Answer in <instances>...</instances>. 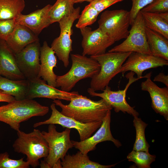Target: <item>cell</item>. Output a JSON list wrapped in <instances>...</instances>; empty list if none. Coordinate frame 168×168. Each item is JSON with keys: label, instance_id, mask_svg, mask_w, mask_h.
<instances>
[{"label": "cell", "instance_id": "cell-5", "mask_svg": "<svg viewBox=\"0 0 168 168\" xmlns=\"http://www.w3.org/2000/svg\"><path fill=\"white\" fill-rule=\"evenodd\" d=\"M17 134V138L12 145L14 151L26 155L30 165L36 167L39 165V159L47 157L49 152L48 144L42 132L34 129L26 133L20 130Z\"/></svg>", "mask_w": 168, "mask_h": 168}, {"label": "cell", "instance_id": "cell-20", "mask_svg": "<svg viewBox=\"0 0 168 168\" xmlns=\"http://www.w3.org/2000/svg\"><path fill=\"white\" fill-rule=\"evenodd\" d=\"M55 54L54 50L44 41L40 48V69L38 77H41L49 86L56 88L57 76L54 73V69L57 67V58Z\"/></svg>", "mask_w": 168, "mask_h": 168}, {"label": "cell", "instance_id": "cell-23", "mask_svg": "<svg viewBox=\"0 0 168 168\" xmlns=\"http://www.w3.org/2000/svg\"><path fill=\"white\" fill-rule=\"evenodd\" d=\"M61 163L62 168H110L117 164L101 165L91 161L87 154H83L80 151L75 154H66Z\"/></svg>", "mask_w": 168, "mask_h": 168}, {"label": "cell", "instance_id": "cell-35", "mask_svg": "<svg viewBox=\"0 0 168 168\" xmlns=\"http://www.w3.org/2000/svg\"><path fill=\"white\" fill-rule=\"evenodd\" d=\"M124 0H93L90 4L100 13L111 6Z\"/></svg>", "mask_w": 168, "mask_h": 168}, {"label": "cell", "instance_id": "cell-13", "mask_svg": "<svg viewBox=\"0 0 168 168\" xmlns=\"http://www.w3.org/2000/svg\"><path fill=\"white\" fill-rule=\"evenodd\" d=\"M80 30L82 36L81 44L83 55L95 56L105 53L115 42L99 27L92 30L87 26Z\"/></svg>", "mask_w": 168, "mask_h": 168}, {"label": "cell", "instance_id": "cell-16", "mask_svg": "<svg viewBox=\"0 0 168 168\" xmlns=\"http://www.w3.org/2000/svg\"><path fill=\"white\" fill-rule=\"evenodd\" d=\"M29 81L30 87L26 99L45 98L53 100H62L70 101L80 95L76 91L66 92L59 90L46 84V82L40 78Z\"/></svg>", "mask_w": 168, "mask_h": 168}, {"label": "cell", "instance_id": "cell-26", "mask_svg": "<svg viewBox=\"0 0 168 168\" xmlns=\"http://www.w3.org/2000/svg\"><path fill=\"white\" fill-rule=\"evenodd\" d=\"M25 6L24 0H0V20L14 19Z\"/></svg>", "mask_w": 168, "mask_h": 168}, {"label": "cell", "instance_id": "cell-18", "mask_svg": "<svg viewBox=\"0 0 168 168\" xmlns=\"http://www.w3.org/2000/svg\"><path fill=\"white\" fill-rule=\"evenodd\" d=\"M51 6L48 4L27 15L21 13L14 19L15 21L16 24L26 26L38 36L44 28L51 24L49 13Z\"/></svg>", "mask_w": 168, "mask_h": 168}, {"label": "cell", "instance_id": "cell-7", "mask_svg": "<svg viewBox=\"0 0 168 168\" xmlns=\"http://www.w3.org/2000/svg\"><path fill=\"white\" fill-rule=\"evenodd\" d=\"M98 24L99 27L115 42L125 39L129 33V12L122 9L105 11Z\"/></svg>", "mask_w": 168, "mask_h": 168}, {"label": "cell", "instance_id": "cell-19", "mask_svg": "<svg viewBox=\"0 0 168 168\" xmlns=\"http://www.w3.org/2000/svg\"><path fill=\"white\" fill-rule=\"evenodd\" d=\"M0 75L9 79H26L19 70L15 54L5 40H0Z\"/></svg>", "mask_w": 168, "mask_h": 168}, {"label": "cell", "instance_id": "cell-27", "mask_svg": "<svg viewBox=\"0 0 168 168\" xmlns=\"http://www.w3.org/2000/svg\"><path fill=\"white\" fill-rule=\"evenodd\" d=\"M74 3L73 0H57L52 5L49 13L51 24L59 22L74 11Z\"/></svg>", "mask_w": 168, "mask_h": 168}, {"label": "cell", "instance_id": "cell-33", "mask_svg": "<svg viewBox=\"0 0 168 168\" xmlns=\"http://www.w3.org/2000/svg\"><path fill=\"white\" fill-rule=\"evenodd\" d=\"M16 24L14 19L0 20V40H6Z\"/></svg>", "mask_w": 168, "mask_h": 168}, {"label": "cell", "instance_id": "cell-11", "mask_svg": "<svg viewBox=\"0 0 168 168\" xmlns=\"http://www.w3.org/2000/svg\"><path fill=\"white\" fill-rule=\"evenodd\" d=\"M55 105L54 103L50 105L52 112L49 119L34 124L33 127L35 128L43 125L52 124H59L63 128H74L78 132L80 140L81 141L91 136L102 124V121L87 123H81L73 118L63 114L57 110Z\"/></svg>", "mask_w": 168, "mask_h": 168}, {"label": "cell", "instance_id": "cell-30", "mask_svg": "<svg viewBox=\"0 0 168 168\" xmlns=\"http://www.w3.org/2000/svg\"><path fill=\"white\" fill-rule=\"evenodd\" d=\"M100 13L89 4L85 7L80 15L76 27L80 29L92 25L96 21Z\"/></svg>", "mask_w": 168, "mask_h": 168}, {"label": "cell", "instance_id": "cell-34", "mask_svg": "<svg viewBox=\"0 0 168 168\" xmlns=\"http://www.w3.org/2000/svg\"><path fill=\"white\" fill-rule=\"evenodd\" d=\"M153 0H131L132 6L129 12L130 25H131L138 13L144 7Z\"/></svg>", "mask_w": 168, "mask_h": 168}, {"label": "cell", "instance_id": "cell-8", "mask_svg": "<svg viewBox=\"0 0 168 168\" xmlns=\"http://www.w3.org/2000/svg\"><path fill=\"white\" fill-rule=\"evenodd\" d=\"M80 7L75 8L69 15L62 18L59 22L60 32L59 36L55 39L51 45L59 59L63 63L65 68L68 66L69 54L72 51V27L74 21L80 16Z\"/></svg>", "mask_w": 168, "mask_h": 168}, {"label": "cell", "instance_id": "cell-31", "mask_svg": "<svg viewBox=\"0 0 168 168\" xmlns=\"http://www.w3.org/2000/svg\"><path fill=\"white\" fill-rule=\"evenodd\" d=\"M30 166L22 158L18 160L11 159L8 153L0 154V168H28Z\"/></svg>", "mask_w": 168, "mask_h": 168}, {"label": "cell", "instance_id": "cell-4", "mask_svg": "<svg viewBox=\"0 0 168 168\" xmlns=\"http://www.w3.org/2000/svg\"><path fill=\"white\" fill-rule=\"evenodd\" d=\"M71 129L66 128L58 132L54 124H49L48 131H43L42 134L49 147V154L44 160L41 161L40 168H62V160L69 149L73 147L70 139Z\"/></svg>", "mask_w": 168, "mask_h": 168}, {"label": "cell", "instance_id": "cell-25", "mask_svg": "<svg viewBox=\"0 0 168 168\" xmlns=\"http://www.w3.org/2000/svg\"><path fill=\"white\" fill-rule=\"evenodd\" d=\"M146 32L151 54L168 61V39L146 27Z\"/></svg>", "mask_w": 168, "mask_h": 168}, {"label": "cell", "instance_id": "cell-9", "mask_svg": "<svg viewBox=\"0 0 168 168\" xmlns=\"http://www.w3.org/2000/svg\"><path fill=\"white\" fill-rule=\"evenodd\" d=\"M131 25L129 34L125 40L108 52H135L151 54L146 36V27L140 11Z\"/></svg>", "mask_w": 168, "mask_h": 168}, {"label": "cell", "instance_id": "cell-21", "mask_svg": "<svg viewBox=\"0 0 168 168\" xmlns=\"http://www.w3.org/2000/svg\"><path fill=\"white\" fill-rule=\"evenodd\" d=\"M39 40L38 36L30 29L23 25L16 24L13 31L5 41L16 54L28 44Z\"/></svg>", "mask_w": 168, "mask_h": 168}, {"label": "cell", "instance_id": "cell-17", "mask_svg": "<svg viewBox=\"0 0 168 168\" xmlns=\"http://www.w3.org/2000/svg\"><path fill=\"white\" fill-rule=\"evenodd\" d=\"M151 72L147 74V79L141 83V90L149 93L154 111L168 120V88L159 87L151 79Z\"/></svg>", "mask_w": 168, "mask_h": 168}, {"label": "cell", "instance_id": "cell-3", "mask_svg": "<svg viewBox=\"0 0 168 168\" xmlns=\"http://www.w3.org/2000/svg\"><path fill=\"white\" fill-rule=\"evenodd\" d=\"M72 65L66 74L57 76L56 87L61 90L70 92L76 83L81 80L92 78L99 72L100 66L98 62L91 57L78 54H71Z\"/></svg>", "mask_w": 168, "mask_h": 168}, {"label": "cell", "instance_id": "cell-6", "mask_svg": "<svg viewBox=\"0 0 168 168\" xmlns=\"http://www.w3.org/2000/svg\"><path fill=\"white\" fill-rule=\"evenodd\" d=\"M132 52H108L90 57L100 66L99 73L91 78L90 88L94 91H103L119 73L123 64Z\"/></svg>", "mask_w": 168, "mask_h": 168}, {"label": "cell", "instance_id": "cell-32", "mask_svg": "<svg viewBox=\"0 0 168 168\" xmlns=\"http://www.w3.org/2000/svg\"><path fill=\"white\" fill-rule=\"evenodd\" d=\"M140 11L153 13L168 12V0H153Z\"/></svg>", "mask_w": 168, "mask_h": 168}, {"label": "cell", "instance_id": "cell-2", "mask_svg": "<svg viewBox=\"0 0 168 168\" xmlns=\"http://www.w3.org/2000/svg\"><path fill=\"white\" fill-rule=\"evenodd\" d=\"M49 110L48 106L42 105L33 99L16 100L0 106V121L17 131L20 130L21 123L32 117L43 116Z\"/></svg>", "mask_w": 168, "mask_h": 168}, {"label": "cell", "instance_id": "cell-10", "mask_svg": "<svg viewBox=\"0 0 168 168\" xmlns=\"http://www.w3.org/2000/svg\"><path fill=\"white\" fill-rule=\"evenodd\" d=\"M134 73L130 71L126 75L128 82L124 90L117 91H112L108 86L105 87L102 93H99L92 90L90 88L87 89V92L92 97L98 96L104 100L114 109L115 112L120 111L124 113H127L133 117H138V113L127 102L126 100L127 91L130 86L133 82L140 79L134 77Z\"/></svg>", "mask_w": 168, "mask_h": 168}, {"label": "cell", "instance_id": "cell-15", "mask_svg": "<svg viewBox=\"0 0 168 168\" xmlns=\"http://www.w3.org/2000/svg\"><path fill=\"white\" fill-rule=\"evenodd\" d=\"M111 110L108 111L102 120V124L97 132L92 136L80 142L72 140L73 147L84 154L96 149L99 143L106 141L112 142L117 147L122 146L121 143L113 136L110 128Z\"/></svg>", "mask_w": 168, "mask_h": 168}, {"label": "cell", "instance_id": "cell-22", "mask_svg": "<svg viewBox=\"0 0 168 168\" xmlns=\"http://www.w3.org/2000/svg\"><path fill=\"white\" fill-rule=\"evenodd\" d=\"M30 82L26 79L13 80L0 75V90L2 92L13 96L16 100L26 98Z\"/></svg>", "mask_w": 168, "mask_h": 168}, {"label": "cell", "instance_id": "cell-12", "mask_svg": "<svg viewBox=\"0 0 168 168\" xmlns=\"http://www.w3.org/2000/svg\"><path fill=\"white\" fill-rule=\"evenodd\" d=\"M39 41L31 43L15 54L18 67L25 78L30 81L39 78L40 69V50Z\"/></svg>", "mask_w": 168, "mask_h": 168}, {"label": "cell", "instance_id": "cell-1", "mask_svg": "<svg viewBox=\"0 0 168 168\" xmlns=\"http://www.w3.org/2000/svg\"><path fill=\"white\" fill-rule=\"evenodd\" d=\"M53 102L61 109L62 114L84 123L102 121L113 109L102 99L94 101L81 95L72 98L67 105L59 100H54Z\"/></svg>", "mask_w": 168, "mask_h": 168}, {"label": "cell", "instance_id": "cell-14", "mask_svg": "<svg viewBox=\"0 0 168 168\" xmlns=\"http://www.w3.org/2000/svg\"><path fill=\"white\" fill-rule=\"evenodd\" d=\"M119 71L123 75L128 71L136 73L137 78L146 77L147 74L142 76L144 71L151 68L168 65V61L152 54L132 52L128 56Z\"/></svg>", "mask_w": 168, "mask_h": 168}, {"label": "cell", "instance_id": "cell-28", "mask_svg": "<svg viewBox=\"0 0 168 168\" xmlns=\"http://www.w3.org/2000/svg\"><path fill=\"white\" fill-rule=\"evenodd\" d=\"M133 125L136 131V137L133 150L149 152L150 145L146 140L145 131L148 124L138 117H133Z\"/></svg>", "mask_w": 168, "mask_h": 168}, {"label": "cell", "instance_id": "cell-29", "mask_svg": "<svg viewBox=\"0 0 168 168\" xmlns=\"http://www.w3.org/2000/svg\"><path fill=\"white\" fill-rule=\"evenodd\" d=\"M127 158L129 161L134 162L138 168H150V165L155 161L156 156L151 155L149 152L133 150Z\"/></svg>", "mask_w": 168, "mask_h": 168}, {"label": "cell", "instance_id": "cell-38", "mask_svg": "<svg viewBox=\"0 0 168 168\" xmlns=\"http://www.w3.org/2000/svg\"><path fill=\"white\" fill-rule=\"evenodd\" d=\"M74 3H81L84 2L86 1L90 2L93 0H73Z\"/></svg>", "mask_w": 168, "mask_h": 168}, {"label": "cell", "instance_id": "cell-36", "mask_svg": "<svg viewBox=\"0 0 168 168\" xmlns=\"http://www.w3.org/2000/svg\"><path fill=\"white\" fill-rule=\"evenodd\" d=\"M153 81L162 83L168 88V76L166 75L162 72H161L156 76Z\"/></svg>", "mask_w": 168, "mask_h": 168}, {"label": "cell", "instance_id": "cell-24", "mask_svg": "<svg viewBox=\"0 0 168 168\" xmlns=\"http://www.w3.org/2000/svg\"><path fill=\"white\" fill-rule=\"evenodd\" d=\"M140 12L147 28L168 39V12L153 13Z\"/></svg>", "mask_w": 168, "mask_h": 168}, {"label": "cell", "instance_id": "cell-37", "mask_svg": "<svg viewBox=\"0 0 168 168\" xmlns=\"http://www.w3.org/2000/svg\"><path fill=\"white\" fill-rule=\"evenodd\" d=\"M16 100L13 96L3 93L0 91V102H11Z\"/></svg>", "mask_w": 168, "mask_h": 168}]
</instances>
